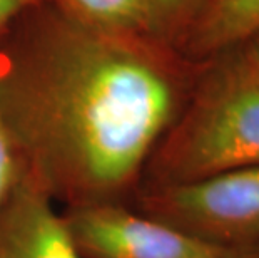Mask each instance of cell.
Instances as JSON below:
<instances>
[{"instance_id": "6da1fadb", "label": "cell", "mask_w": 259, "mask_h": 258, "mask_svg": "<svg viewBox=\"0 0 259 258\" xmlns=\"http://www.w3.org/2000/svg\"><path fill=\"white\" fill-rule=\"evenodd\" d=\"M197 70L157 37L91 29L44 0L0 34V109L54 201L131 205Z\"/></svg>"}, {"instance_id": "7a4b0ae2", "label": "cell", "mask_w": 259, "mask_h": 258, "mask_svg": "<svg viewBox=\"0 0 259 258\" xmlns=\"http://www.w3.org/2000/svg\"><path fill=\"white\" fill-rule=\"evenodd\" d=\"M259 166V65L238 44L199 62L184 109L147 163L142 186Z\"/></svg>"}, {"instance_id": "3957f363", "label": "cell", "mask_w": 259, "mask_h": 258, "mask_svg": "<svg viewBox=\"0 0 259 258\" xmlns=\"http://www.w3.org/2000/svg\"><path fill=\"white\" fill-rule=\"evenodd\" d=\"M131 206L218 248L247 255L259 248V166L142 186Z\"/></svg>"}, {"instance_id": "277c9868", "label": "cell", "mask_w": 259, "mask_h": 258, "mask_svg": "<svg viewBox=\"0 0 259 258\" xmlns=\"http://www.w3.org/2000/svg\"><path fill=\"white\" fill-rule=\"evenodd\" d=\"M60 215L82 258H254L187 237L124 203L69 206Z\"/></svg>"}, {"instance_id": "5b68a950", "label": "cell", "mask_w": 259, "mask_h": 258, "mask_svg": "<svg viewBox=\"0 0 259 258\" xmlns=\"http://www.w3.org/2000/svg\"><path fill=\"white\" fill-rule=\"evenodd\" d=\"M54 203L27 171L0 208V258H82Z\"/></svg>"}, {"instance_id": "8992f818", "label": "cell", "mask_w": 259, "mask_h": 258, "mask_svg": "<svg viewBox=\"0 0 259 258\" xmlns=\"http://www.w3.org/2000/svg\"><path fill=\"white\" fill-rule=\"evenodd\" d=\"M259 30V0H207L178 51L201 62Z\"/></svg>"}, {"instance_id": "52a82bcc", "label": "cell", "mask_w": 259, "mask_h": 258, "mask_svg": "<svg viewBox=\"0 0 259 258\" xmlns=\"http://www.w3.org/2000/svg\"><path fill=\"white\" fill-rule=\"evenodd\" d=\"M91 29L109 34H149L147 0H47Z\"/></svg>"}, {"instance_id": "ba28073f", "label": "cell", "mask_w": 259, "mask_h": 258, "mask_svg": "<svg viewBox=\"0 0 259 258\" xmlns=\"http://www.w3.org/2000/svg\"><path fill=\"white\" fill-rule=\"evenodd\" d=\"M206 2L207 0H147L152 35L178 49Z\"/></svg>"}, {"instance_id": "9c48e42d", "label": "cell", "mask_w": 259, "mask_h": 258, "mask_svg": "<svg viewBox=\"0 0 259 258\" xmlns=\"http://www.w3.org/2000/svg\"><path fill=\"white\" fill-rule=\"evenodd\" d=\"M25 173V163L0 109V208Z\"/></svg>"}, {"instance_id": "30bf717a", "label": "cell", "mask_w": 259, "mask_h": 258, "mask_svg": "<svg viewBox=\"0 0 259 258\" xmlns=\"http://www.w3.org/2000/svg\"><path fill=\"white\" fill-rule=\"evenodd\" d=\"M44 0H0V34L12 24V22Z\"/></svg>"}, {"instance_id": "8fae6325", "label": "cell", "mask_w": 259, "mask_h": 258, "mask_svg": "<svg viewBox=\"0 0 259 258\" xmlns=\"http://www.w3.org/2000/svg\"><path fill=\"white\" fill-rule=\"evenodd\" d=\"M244 47L247 49V52L251 54V57L254 59V62L259 65V30H256L251 37H247L244 42Z\"/></svg>"}, {"instance_id": "7c38bea8", "label": "cell", "mask_w": 259, "mask_h": 258, "mask_svg": "<svg viewBox=\"0 0 259 258\" xmlns=\"http://www.w3.org/2000/svg\"><path fill=\"white\" fill-rule=\"evenodd\" d=\"M254 258H259V248H256V251H254Z\"/></svg>"}]
</instances>
